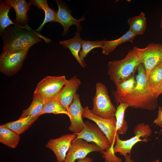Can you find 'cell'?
<instances>
[{
    "mask_svg": "<svg viewBox=\"0 0 162 162\" xmlns=\"http://www.w3.org/2000/svg\"><path fill=\"white\" fill-rule=\"evenodd\" d=\"M136 79L137 85L130 94L122 97H115L116 103L128 104L134 108L155 110L158 105V97L147 83V76L143 65L140 63L137 68Z\"/></svg>",
    "mask_w": 162,
    "mask_h": 162,
    "instance_id": "1",
    "label": "cell"
},
{
    "mask_svg": "<svg viewBox=\"0 0 162 162\" xmlns=\"http://www.w3.org/2000/svg\"><path fill=\"white\" fill-rule=\"evenodd\" d=\"M3 42L2 51L13 50L30 48L36 43L44 40L46 43L51 41L29 26L11 25L0 34Z\"/></svg>",
    "mask_w": 162,
    "mask_h": 162,
    "instance_id": "2",
    "label": "cell"
},
{
    "mask_svg": "<svg viewBox=\"0 0 162 162\" xmlns=\"http://www.w3.org/2000/svg\"><path fill=\"white\" fill-rule=\"evenodd\" d=\"M140 64L135 50H130L123 59L108 62V74L116 86L134 76Z\"/></svg>",
    "mask_w": 162,
    "mask_h": 162,
    "instance_id": "3",
    "label": "cell"
},
{
    "mask_svg": "<svg viewBox=\"0 0 162 162\" xmlns=\"http://www.w3.org/2000/svg\"><path fill=\"white\" fill-rule=\"evenodd\" d=\"M95 89V94L93 99V107L91 112L102 118L115 117L116 108L112 103L105 86L97 82Z\"/></svg>",
    "mask_w": 162,
    "mask_h": 162,
    "instance_id": "4",
    "label": "cell"
},
{
    "mask_svg": "<svg viewBox=\"0 0 162 162\" xmlns=\"http://www.w3.org/2000/svg\"><path fill=\"white\" fill-rule=\"evenodd\" d=\"M152 133L150 126L143 123L136 125L134 130L135 136L128 140H120L118 133L116 144L114 147V153H119L121 155L125 157L127 154H131L132 147L137 143L140 142H147L148 140L147 138Z\"/></svg>",
    "mask_w": 162,
    "mask_h": 162,
    "instance_id": "5",
    "label": "cell"
},
{
    "mask_svg": "<svg viewBox=\"0 0 162 162\" xmlns=\"http://www.w3.org/2000/svg\"><path fill=\"white\" fill-rule=\"evenodd\" d=\"M30 48L2 51L0 56V71L8 76L16 74L21 68Z\"/></svg>",
    "mask_w": 162,
    "mask_h": 162,
    "instance_id": "6",
    "label": "cell"
},
{
    "mask_svg": "<svg viewBox=\"0 0 162 162\" xmlns=\"http://www.w3.org/2000/svg\"><path fill=\"white\" fill-rule=\"evenodd\" d=\"M133 49L143 65L147 76L162 60V44L151 43L144 48L134 46Z\"/></svg>",
    "mask_w": 162,
    "mask_h": 162,
    "instance_id": "7",
    "label": "cell"
},
{
    "mask_svg": "<svg viewBox=\"0 0 162 162\" xmlns=\"http://www.w3.org/2000/svg\"><path fill=\"white\" fill-rule=\"evenodd\" d=\"M67 80L64 76H47L38 83L34 94L40 95L47 101L53 99Z\"/></svg>",
    "mask_w": 162,
    "mask_h": 162,
    "instance_id": "8",
    "label": "cell"
},
{
    "mask_svg": "<svg viewBox=\"0 0 162 162\" xmlns=\"http://www.w3.org/2000/svg\"><path fill=\"white\" fill-rule=\"evenodd\" d=\"M84 122L82 130L80 133H74L76 136L75 139H82L88 142H94L100 148L101 151L109 149L110 146L109 140L99 127L88 121Z\"/></svg>",
    "mask_w": 162,
    "mask_h": 162,
    "instance_id": "9",
    "label": "cell"
},
{
    "mask_svg": "<svg viewBox=\"0 0 162 162\" xmlns=\"http://www.w3.org/2000/svg\"><path fill=\"white\" fill-rule=\"evenodd\" d=\"M82 117L96 123L108 138L110 146L112 143H115L118 133L116 131L115 117L104 118L98 116L91 112L88 106L83 108Z\"/></svg>",
    "mask_w": 162,
    "mask_h": 162,
    "instance_id": "10",
    "label": "cell"
},
{
    "mask_svg": "<svg viewBox=\"0 0 162 162\" xmlns=\"http://www.w3.org/2000/svg\"><path fill=\"white\" fill-rule=\"evenodd\" d=\"M101 151L100 148L94 142L89 143L82 139H75L71 142L64 162H74L76 160L86 157L91 152Z\"/></svg>",
    "mask_w": 162,
    "mask_h": 162,
    "instance_id": "11",
    "label": "cell"
},
{
    "mask_svg": "<svg viewBox=\"0 0 162 162\" xmlns=\"http://www.w3.org/2000/svg\"><path fill=\"white\" fill-rule=\"evenodd\" d=\"M55 1L58 7L57 14V22L62 24L64 28L62 35H66L69 30L70 27L73 25L76 26L77 31H81L82 28L80 22L85 20V17L83 16L79 19H75L71 14V11L65 3L60 0Z\"/></svg>",
    "mask_w": 162,
    "mask_h": 162,
    "instance_id": "12",
    "label": "cell"
},
{
    "mask_svg": "<svg viewBox=\"0 0 162 162\" xmlns=\"http://www.w3.org/2000/svg\"><path fill=\"white\" fill-rule=\"evenodd\" d=\"M76 137V134H68L56 139L50 140L46 147L52 150L55 154L58 162L64 161L72 142Z\"/></svg>",
    "mask_w": 162,
    "mask_h": 162,
    "instance_id": "13",
    "label": "cell"
},
{
    "mask_svg": "<svg viewBox=\"0 0 162 162\" xmlns=\"http://www.w3.org/2000/svg\"><path fill=\"white\" fill-rule=\"evenodd\" d=\"M80 84V80L74 76L68 80L53 99L58 101L68 111Z\"/></svg>",
    "mask_w": 162,
    "mask_h": 162,
    "instance_id": "14",
    "label": "cell"
},
{
    "mask_svg": "<svg viewBox=\"0 0 162 162\" xmlns=\"http://www.w3.org/2000/svg\"><path fill=\"white\" fill-rule=\"evenodd\" d=\"M83 109L80 101L79 95L76 93L68 110L70 115L71 123L69 129L74 133L81 132L84 127L85 122L82 118Z\"/></svg>",
    "mask_w": 162,
    "mask_h": 162,
    "instance_id": "15",
    "label": "cell"
},
{
    "mask_svg": "<svg viewBox=\"0 0 162 162\" xmlns=\"http://www.w3.org/2000/svg\"><path fill=\"white\" fill-rule=\"evenodd\" d=\"M4 2L14 9L16 14V17L14 21L15 25L28 26L27 13L30 9L31 4L25 0H5Z\"/></svg>",
    "mask_w": 162,
    "mask_h": 162,
    "instance_id": "16",
    "label": "cell"
},
{
    "mask_svg": "<svg viewBox=\"0 0 162 162\" xmlns=\"http://www.w3.org/2000/svg\"><path fill=\"white\" fill-rule=\"evenodd\" d=\"M38 116H28L20 118L14 121L8 122L2 124L19 135L23 133L37 120Z\"/></svg>",
    "mask_w": 162,
    "mask_h": 162,
    "instance_id": "17",
    "label": "cell"
},
{
    "mask_svg": "<svg viewBox=\"0 0 162 162\" xmlns=\"http://www.w3.org/2000/svg\"><path fill=\"white\" fill-rule=\"evenodd\" d=\"M28 3L31 5H34L38 8L43 10L45 12V17L44 21L40 26L35 31L39 32L40 31L45 24L50 22H57V11L49 6L46 0H30Z\"/></svg>",
    "mask_w": 162,
    "mask_h": 162,
    "instance_id": "18",
    "label": "cell"
},
{
    "mask_svg": "<svg viewBox=\"0 0 162 162\" xmlns=\"http://www.w3.org/2000/svg\"><path fill=\"white\" fill-rule=\"evenodd\" d=\"M80 32L77 31L73 38L66 40L61 41L59 44L64 47L68 48L81 66L84 68L86 66L81 62L79 56V52L82 47V40L80 37Z\"/></svg>",
    "mask_w": 162,
    "mask_h": 162,
    "instance_id": "19",
    "label": "cell"
},
{
    "mask_svg": "<svg viewBox=\"0 0 162 162\" xmlns=\"http://www.w3.org/2000/svg\"><path fill=\"white\" fill-rule=\"evenodd\" d=\"M136 36L130 29L118 39L110 40H105L101 48L102 53L108 55L119 45L127 42L132 43Z\"/></svg>",
    "mask_w": 162,
    "mask_h": 162,
    "instance_id": "20",
    "label": "cell"
},
{
    "mask_svg": "<svg viewBox=\"0 0 162 162\" xmlns=\"http://www.w3.org/2000/svg\"><path fill=\"white\" fill-rule=\"evenodd\" d=\"M47 101L40 95L34 94L31 104L27 109L22 111L20 118L28 116H40L44 106Z\"/></svg>",
    "mask_w": 162,
    "mask_h": 162,
    "instance_id": "21",
    "label": "cell"
},
{
    "mask_svg": "<svg viewBox=\"0 0 162 162\" xmlns=\"http://www.w3.org/2000/svg\"><path fill=\"white\" fill-rule=\"evenodd\" d=\"M20 140L19 135L2 125L0 126V142L4 145L15 149Z\"/></svg>",
    "mask_w": 162,
    "mask_h": 162,
    "instance_id": "22",
    "label": "cell"
},
{
    "mask_svg": "<svg viewBox=\"0 0 162 162\" xmlns=\"http://www.w3.org/2000/svg\"><path fill=\"white\" fill-rule=\"evenodd\" d=\"M129 107L128 104L120 103L117 106L115 113L116 131L120 134H126L128 128V122L124 119L126 109Z\"/></svg>",
    "mask_w": 162,
    "mask_h": 162,
    "instance_id": "23",
    "label": "cell"
},
{
    "mask_svg": "<svg viewBox=\"0 0 162 162\" xmlns=\"http://www.w3.org/2000/svg\"><path fill=\"white\" fill-rule=\"evenodd\" d=\"M129 29L136 36L143 34L146 27V18L143 12L139 15L129 18L128 20Z\"/></svg>",
    "mask_w": 162,
    "mask_h": 162,
    "instance_id": "24",
    "label": "cell"
},
{
    "mask_svg": "<svg viewBox=\"0 0 162 162\" xmlns=\"http://www.w3.org/2000/svg\"><path fill=\"white\" fill-rule=\"evenodd\" d=\"M137 84L134 76L117 84L116 90L113 92L115 97H122L131 93L135 89Z\"/></svg>",
    "mask_w": 162,
    "mask_h": 162,
    "instance_id": "25",
    "label": "cell"
},
{
    "mask_svg": "<svg viewBox=\"0 0 162 162\" xmlns=\"http://www.w3.org/2000/svg\"><path fill=\"white\" fill-rule=\"evenodd\" d=\"M46 113L65 114L70 118L68 110L54 99L47 100L45 104L40 115Z\"/></svg>",
    "mask_w": 162,
    "mask_h": 162,
    "instance_id": "26",
    "label": "cell"
},
{
    "mask_svg": "<svg viewBox=\"0 0 162 162\" xmlns=\"http://www.w3.org/2000/svg\"><path fill=\"white\" fill-rule=\"evenodd\" d=\"M105 40L104 39L101 40L91 41L82 40V49L80 52L79 56L81 62L85 66L86 64L84 60L87 54L93 49L97 47L102 48Z\"/></svg>",
    "mask_w": 162,
    "mask_h": 162,
    "instance_id": "27",
    "label": "cell"
},
{
    "mask_svg": "<svg viewBox=\"0 0 162 162\" xmlns=\"http://www.w3.org/2000/svg\"><path fill=\"white\" fill-rule=\"evenodd\" d=\"M12 7L4 3V0L0 2V34L11 24H15L10 19L8 13Z\"/></svg>",
    "mask_w": 162,
    "mask_h": 162,
    "instance_id": "28",
    "label": "cell"
},
{
    "mask_svg": "<svg viewBox=\"0 0 162 162\" xmlns=\"http://www.w3.org/2000/svg\"><path fill=\"white\" fill-rule=\"evenodd\" d=\"M148 84L153 90L162 82V64L154 67L147 76Z\"/></svg>",
    "mask_w": 162,
    "mask_h": 162,
    "instance_id": "29",
    "label": "cell"
},
{
    "mask_svg": "<svg viewBox=\"0 0 162 162\" xmlns=\"http://www.w3.org/2000/svg\"><path fill=\"white\" fill-rule=\"evenodd\" d=\"M115 143H112L110 148L106 150L101 151L102 157L105 159V162H121V158L115 155L114 150V145Z\"/></svg>",
    "mask_w": 162,
    "mask_h": 162,
    "instance_id": "30",
    "label": "cell"
},
{
    "mask_svg": "<svg viewBox=\"0 0 162 162\" xmlns=\"http://www.w3.org/2000/svg\"><path fill=\"white\" fill-rule=\"evenodd\" d=\"M153 123L155 124V126H158L160 127H162V109L160 106L158 107V116L153 121ZM161 132L162 129L160 130V134Z\"/></svg>",
    "mask_w": 162,
    "mask_h": 162,
    "instance_id": "31",
    "label": "cell"
},
{
    "mask_svg": "<svg viewBox=\"0 0 162 162\" xmlns=\"http://www.w3.org/2000/svg\"><path fill=\"white\" fill-rule=\"evenodd\" d=\"M157 97L162 93V82L153 90Z\"/></svg>",
    "mask_w": 162,
    "mask_h": 162,
    "instance_id": "32",
    "label": "cell"
},
{
    "mask_svg": "<svg viewBox=\"0 0 162 162\" xmlns=\"http://www.w3.org/2000/svg\"><path fill=\"white\" fill-rule=\"evenodd\" d=\"M131 154H128L124 157L125 160L124 162H135L132 160L131 158ZM152 162H160V161L158 159H156L154 160Z\"/></svg>",
    "mask_w": 162,
    "mask_h": 162,
    "instance_id": "33",
    "label": "cell"
},
{
    "mask_svg": "<svg viewBox=\"0 0 162 162\" xmlns=\"http://www.w3.org/2000/svg\"><path fill=\"white\" fill-rule=\"evenodd\" d=\"M78 162H93L92 160L90 158L86 157L77 160Z\"/></svg>",
    "mask_w": 162,
    "mask_h": 162,
    "instance_id": "34",
    "label": "cell"
},
{
    "mask_svg": "<svg viewBox=\"0 0 162 162\" xmlns=\"http://www.w3.org/2000/svg\"><path fill=\"white\" fill-rule=\"evenodd\" d=\"M160 27L162 29V15L161 20V23H160Z\"/></svg>",
    "mask_w": 162,
    "mask_h": 162,
    "instance_id": "35",
    "label": "cell"
},
{
    "mask_svg": "<svg viewBox=\"0 0 162 162\" xmlns=\"http://www.w3.org/2000/svg\"><path fill=\"white\" fill-rule=\"evenodd\" d=\"M160 63L162 64V60L161 61V62H160Z\"/></svg>",
    "mask_w": 162,
    "mask_h": 162,
    "instance_id": "36",
    "label": "cell"
}]
</instances>
